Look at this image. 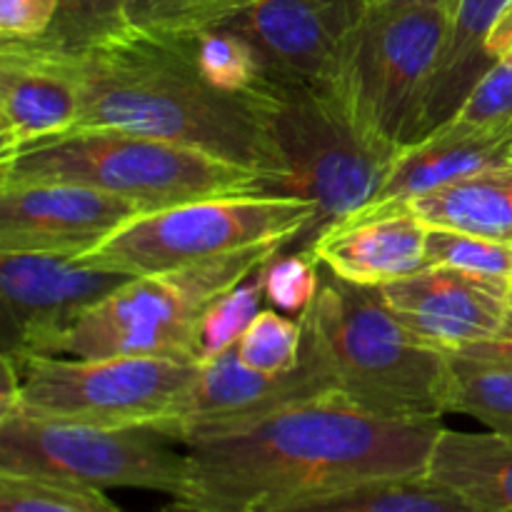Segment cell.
<instances>
[{
	"label": "cell",
	"mask_w": 512,
	"mask_h": 512,
	"mask_svg": "<svg viewBox=\"0 0 512 512\" xmlns=\"http://www.w3.org/2000/svg\"><path fill=\"white\" fill-rule=\"evenodd\" d=\"M138 213L88 185L0 183V250L83 255Z\"/></svg>",
	"instance_id": "5bb4252c"
},
{
	"label": "cell",
	"mask_w": 512,
	"mask_h": 512,
	"mask_svg": "<svg viewBox=\"0 0 512 512\" xmlns=\"http://www.w3.org/2000/svg\"><path fill=\"white\" fill-rule=\"evenodd\" d=\"M430 228L408 208H365L305 245L320 268L348 283L383 288L428 268Z\"/></svg>",
	"instance_id": "2e32d148"
},
{
	"label": "cell",
	"mask_w": 512,
	"mask_h": 512,
	"mask_svg": "<svg viewBox=\"0 0 512 512\" xmlns=\"http://www.w3.org/2000/svg\"><path fill=\"white\" fill-rule=\"evenodd\" d=\"M0 512H123L100 488L0 473Z\"/></svg>",
	"instance_id": "484cf974"
},
{
	"label": "cell",
	"mask_w": 512,
	"mask_h": 512,
	"mask_svg": "<svg viewBox=\"0 0 512 512\" xmlns=\"http://www.w3.org/2000/svg\"><path fill=\"white\" fill-rule=\"evenodd\" d=\"M278 153V195L315 205L303 248L378 198L400 148L353 113L333 83L268 78L253 93Z\"/></svg>",
	"instance_id": "277c9868"
},
{
	"label": "cell",
	"mask_w": 512,
	"mask_h": 512,
	"mask_svg": "<svg viewBox=\"0 0 512 512\" xmlns=\"http://www.w3.org/2000/svg\"><path fill=\"white\" fill-rule=\"evenodd\" d=\"M378 290L395 318L423 343L445 353H460L498 335L510 288L428 265Z\"/></svg>",
	"instance_id": "9a60e30c"
},
{
	"label": "cell",
	"mask_w": 512,
	"mask_h": 512,
	"mask_svg": "<svg viewBox=\"0 0 512 512\" xmlns=\"http://www.w3.org/2000/svg\"><path fill=\"white\" fill-rule=\"evenodd\" d=\"M425 475L475 512H512V435L443 428Z\"/></svg>",
	"instance_id": "d6986e66"
},
{
	"label": "cell",
	"mask_w": 512,
	"mask_h": 512,
	"mask_svg": "<svg viewBox=\"0 0 512 512\" xmlns=\"http://www.w3.org/2000/svg\"><path fill=\"white\" fill-rule=\"evenodd\" d=\"M270 263V260H268ZM265 263V265H268ZM263 265V268H265ZM263 268L250 275L248 280L238 283L235 288L225 290L220 298L205 308L198 328V360H213L233 348L255 315L260 313V305L265 303V280Z\"/></svg>",
	"instance_id": "4316f807"
},
{
	"label": "cell",
	"mask_w": 512,
	"mask_h": 512,
	"mask_svg": "<svg viewBox=\"0 0 512 512\" xmlns=\"http://www.w3.org/2000/svg\"><path fill=\"white\" fill-rule=\"evenodd\" d=\"M408 208L428 228L455 230L512 245V163L418 195Z\"/></svg>",
	"instance_id": "ffe728a7"
},
{
	"label": "cell",
	"mask_w": 512,
	"mask_h": 512,
	"mask_svg": "<svg viewBox=\"0 0 512 512\" xmlns=\"http://www.w3.org/2000/svg\"><path fill=\"white\" fill-rule=\"evenodd\" d=\"M288 243H265L203 260L188 268L140 275L90 308L55 345L53 355L198 360V328L205 308L225 290L258 273Z\"/></svg>",
	"instance_id": "8992f818"
},
{
	"label": "cell",
	"mask_w": 512,
	"mask_h": 512,
	"mask_svg": "<svg viewBox=\"0 0 512 512\" xmlns=\"http://www.w3.org/2000/svg\"><path fill=\"white\" fill-rule=\"evenodd\" d=\"M300 320L350 403L398 420L448 413V353L410 333L378 288L323 268L315 303Z\"/></svg>",
	"instance_id": "3957f363"
},
{
	"label": "cell",
	"mask_w": 512,
	"mask_h": 512,
	"mask_svg": "<svg viewBox=\"0 0 512 512\" xmlns=\"http://www.w3.org/2000/svg\"><path fill=\"white\" fill-rule=\"evenodd\" d=\"M333 393H338L333 373L303 325V358L293 370L280 375L258 373L238 358L233 345L218 358L200 363L188 388L153 428L185 445L188 440L228 433Z\"/></svg>",
	"instance_id": "8fae6325"
},
{
	"label": "cell",
	"mask_w": 512,
	"mask_h": 512,
	"mask_svg": "<svg viewBox=\"0 0 512 512\" xmlns=\"http://www.w3.org/2000/svg\"><path fill=\"white\" fill-rule=\"evenodd\" d=\"M428 265L453 268L470 278L510 288L512 285V245L478 235L455 233V230L430 228Z\"/></svg>",
	"instance_id": "83f0119b"
},
{
	"label": "cell",
	"mask_w": 512,
	"mask_h": 512,
	"mask_svg": "<svg viewBox=\"0 0 512 512\" xmlns=\"http://www.w3.org/2000/svg\"><path fill=\"white\" fill-rule=\"evenodd\" d=\"M78 118L75 65L23 40H0V155L68 133Z\"/></svg>",
	"instance_id": "e0dca14e"
},
{
	"label": "cell",
	"mask_w": 512,
	"mask_h": 512,
	"mask_svg": "<svg viewBox=\"0 0 512 512\" xmlns=\"http://www.w3.org/2000/svg\"><path fill=\"white\" fill-rule=\"evenodd\" d=\"M133 30L128 0H58L55 18L38 40H23L55 58L78 60Z\"/></svg>",
	"instance_id": "603a6c76"
},
{
	"label": "cell",
	"mask_w": 512,
	"mask_h": 512,
	"mask_svg": "<svg viewBox=\"0 0 512 512\" xmlns=\"http://www.w3.org/2000/svg\"><path fill=\"white\" fill-rule=\"evenodd\" d=\"M255 0H128L133 28L163 33H198L215 28Z\"/></svg>",
	"instance_id": "f546056e"
},
{
	"label": "cell",
	"mask_w": 512,
	"mask_h": 512,
	"mask_svg": "<svg viewBox=\"0 0 512 512\" xmlns=\"http://www.w3.org/2000/svg\"><path fill=\"white\" fill-rule=\"evenodd\" d=\"M448 123L512 135V65L495 63Z\"/></svg>",
	"instance_id": "1f68e13d"
},
{
	"label": "cell",
	"mask_w": 512,
	"mask_h": 512,
	"mask_svg": "<svg viewBox=\"0 0 512 512\" xmlns=\"http://www.w3.org/2000/svg\"><path fill=\"white\" fill-rule=\"evenodd\" d=\"M193 53L203 78L225 93L253 95L268 80L253 45L220 25L193 33Z\"/></svg>",
	"instance_id": "d4e9b609"
},
{
	"label": "cell",
	"mask_w": 512,
	"mask_h": 512,
	"mask_svg": "<svg viewBox=\"0 0 512 512\" xmlns=\"http://www.w3.org/2000/svg\"><path fill=\"white\" fill-rule=\"evenodd\" d=\"M485 55L490 63L512 65V0L498 13V18L490 25L485 35Z\"/></svg>",
	"instance_id": "836d02e7"
},
{
	"label": "cell",
	"mask_w": 512,
	"mask_h": 512,
	"mask_svg": "<svg viewBox=\"0 0 512 512\" xmlns=\"http://www.w3.org/2000/svg\"><path fill=\"white\" fill-rule=\"evenodd\" d=\"M440 420L383 418L340 393L183 445L190 485L183 500L245 512L383 478L425 475Z\"/></svg>",
	"instance_id": "6da1fadb"
},
{
	"label": "cell",
	"mask_w": 512,
	"mask_h": 512,
	"mask_svg": "<svg viewBox=\"0 0 512 512\" xmlns=\"http://www.w3.org/2000/svg\"><path fill=\"white\" fill-rule=\"evenodd\" d=\"M235 353L258 373H288L303 358V323L275 308L260 310L243 338L235 343Z\"/></svg>",
	"instance_id": "f1b7e54d"
},
{
	"label": "cell",
	"mask_w": 512,
	"mask_h": 512,
	"mask_svg": "<svg viewBox=\"0 0 512 512\" xmlns=\"http://www.w3.org/2000/svg\"><path fill=\"white\" fill-rule=\"evenodd\" d=\"M313 220L315 205L293 195H218L160 210H140L78 258L93 268L140 278L188 268L255 245H295Z\"/></svg>",
	"instance_id": "52a82bcc"
},
{
	"label": "cell",
	"mask_w": 512,
	"mask_h": 512,
	"mask_svg": "<svg viewBox=\"0 0 512 512\" xmlns=\"http://www.w3.org/2000/svg\"><path fill=\"white\" fill-rule=\"evenodd\" d=\"M58 0H0V40H38L55 18Z\"/></svg>",
	"instance_id": "d6a6232c"
},
{
	"label": "cell",
	"mask_w": 512,
	"mask_h": 512,
	"mask_svg": "<svg viewBox=\"0 0 512 512\" xmlns=\"http://www.w3.org/2000/svg\"><path fill=\"white\" fill-rule=\"evenodd\" d=\"M245 512H475L428 475L383 478L320 493L265 500Z\"/></svg>",
	"instance_id": "7402d4cb"
},
{
	"label": "cell",
	"mask_w": 512,
	"mask_h": 512,
	"mask_svg": "<svg viewBox=\"0 0 512 512\" xmlns=\"http://www.w3.org/2000/svg\"><path fill=\"white\" fill-rule=\"evenodd\" d=\"M508 3L510 0H460L458 3L448 45L440 58L428 105H425L420 138L448 123L465 103L475 83L493 68L485 55V35Z\"/></svg>",
	"instance_id": "44dd1931"
},
{
	"label": "cell",
	"mask_w": 512,
	"mask_h": 512,
	"mask_svg": "<svg viewBox=\"0 0 512 512\" xmlns=\"http://www.w3.org/2000/svg\"><path fill=\"white\" fill-rule=\"evenodd\" d=\"M375 5H440V8H450L455 13L460 0H373Z\"/></svg>",
	"instance_id": "8d00e7d4"
},
{
	"label": "cell",
	"mask_w": 512,
	"mask_h": 512,
	"mask_svg": "<svg viewBox=\"0 0 512 512\" xmlns=\"http://www.w3.org/2000/svg\"><path fill=\"white\" fill-rule=\"evenodd\" d=\"M70 63L80 80L75 128H113L188 145L268 175L270 193L278 195L283 168L258 103L203 78L193 33L133 28Z\"/></svg>",
	"instance_id": "7a4b0ae2"
},
{
	"label": "cell",
	"mask_w": 512,
	"mask_h": 512,
	"mask_svg": "<svg viewBox=\"0 0 512 512\" xmlns=\"http://www.w3.org/2000/svg\"><path fill=\"white\" fill-rule=\"evenodd\" d=\"M148 425L68 423L13 410L0 415V473L65 480L90 488L155 490L183 500L190 468L185 450Z\"/></svg>",
	"instance_id": "30bf717a"
},
{
	"label": "cell",
	"mask_w": 512,
	"mask_h": 512,
	"mask_svg": "<svg viewBox=\"0 0 512 512\" xmlns=\"http://www.w3.org/2000/svg\"><path fill=\"white\" fill-rule=\"evenodd\" d=\"M320 275H323V268L308 250H300V253L280 250L263 268L265 300L278 313L300 320L315 303Z\"/></svg>",
	"instance_id": "4dcf8cb0"
},
{
	"label": "cell",
	"mask_w": 512,
	"mask_h": 512,
	"mask_svg": "<svg viewBox=\"0 0 512 512\" xmlns=\"http://www.w3.org/2000/svg\"><path fill=\"white\" fill-rule=\"evenodd\" d=\"M128 280L78 255L0 250V355H53L58 340Z\"/></svg>",
	"instance_id": "7c38bea8"
},
{
	"label": "cell",
	"mask_w": 512,
	"mask_h": 512,
	"mask_svg": "<svg viewBox=\"0 0 512 512\" xmlns=\"http://www.w3.org/2000/svg\"><path fill=\"white\" fill-rule=\"evenodd\" d=\"M163 512H233V510L213 508V505L193 503V500H175V503L170 505V508H165Z\"/></svg>",
	"instance_id": "d590c367"
},
{
	"label": "cell",
	"mask_w": 512,
	"mask_h": 512,
	"mask_svg": "<svg viewBox=\"0 0 512 512\" xmlns=\"http://www.w3.org/2000/svg\"><path fill=\"white\" fill-rule=\"evenodd\" d=\"M463 355H473V358H488V360H503V363H512V285L505 298V320L503 328L498 330L493 340L488 343L473 345L468 350H460Z\"/></svg>",
	"instance_id": "e575fe53"
},
{
	"label": "cell",
	"mask_w": 512,
	"mask_h": 512,
	"mask_svg": "<svg viewBox=\"0 0 512 512\" xmlns=\"http://www.w3.org/2000/svg\"><path fill=\"white\" fill-rule=\"evenodd\" d=\"M200 363L148 355L65 358L3 355L0 415L18 413L68 423L133 428L168 415Z\"/></svg>",
	"instance_id": "ba28073f"
},
{
	"label": "cell",
	"mask_w": 512,
	"mask_h": 512,
	"mask_svg": "<svg viewBox=\"0 0 512 512\" xmlns=\"http://www.w3.org/2000/svg\"><path fill=\"white\" fill-rule=\"evenodd\" d=\"M450 25L453 10L440 5L373 3L328 83L370 130L405 148L423 133Z\"/></svg>",
	"instance_id": "9c48e42d"
},
{
	"label": "cell",
	"mask_w": 512,
	"mask_h": 512,
	"mask_svg": "<svg viewBox=\"0 0 512 512\" xmlns=\"http://www.w3.org/2000/svg\"><path fill=\"white\" fill-rule=\"evenodd\" d=\"M508 163H512V135L445 123L400 148L378 198L368 208L408 205L418 195Z\"/></svg>",
	"instance_id": "ac0fdd59"
},
{
	"label": "cell",
	"mask_w": 512,
	"mask_h": 512,
	"mask_svg": "<svg viewBox=\"0 0 512 512\" xmlns=\"http://www.w3.org/2000/svg\"><path fill=\"white\" fill-rule=\"evenodd\" d=\"M448 413L512 435V363L448 353Z\"/></svg>",
	"instance_id": "cb8c5ba5"
},
{
	"label": "cell",
	"mask_w": 512,
	"mask_h": 512,
	"mask_svg": "<svg viewBox=\"0 0 512 512\" xmlns=\"http://www.w3.org/2000/svg\"><path fill=\"white\" fill-rule=\"evenodd\" d=\"M373 0H255L220 23L248 40L268 78L328 83Z\"/></svg>",
	"instance_id": "4fadbf2b"
},
{
	"label": "cell",
	"mask_w": 512,
	"mask_h": 512,
	"mask_svg": "<svg viewBox=\"0 0 512 512\" xmlns=\"http://www.w3.org/2000/svg\"><path fill=\"white\" fill-rule=\"evenodd\" d=\"M0 183H73L160 210L218 195L270 193L268 175L203 150L113 128H73L0 155Z\"/></svg>",
	"instance_id": "5b68a950"
}]
</instances>
